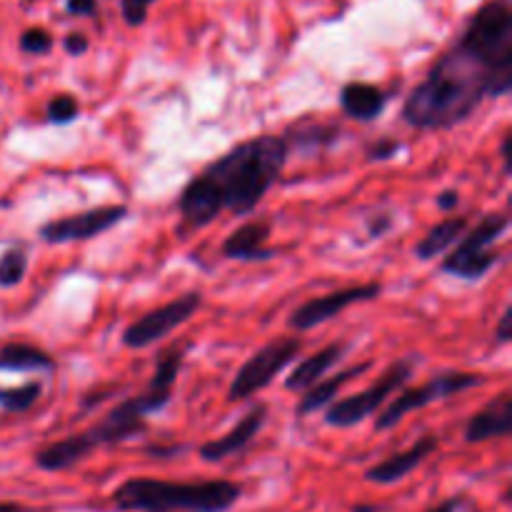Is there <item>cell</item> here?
<instances>
[{
    "label": "cell",
    "mask_w": 512,
    "mask_h": 512,
    "mask_svg": "<svg viewBox=\"0 0 512 512\" xmlns=\"http://www.w3.org/2000/svg\"><path fill=\"white\" fill-rule=\"evenodd\" d=\"M510 90L512 0H490L415 85L400 115L415 130H450L465 123L485 98H503Z\"/></svg>",
    "instance_id": "obj_1"
},
{
    "label": "cell",
    "mask_w": 512,
    "mask_h": 512,
    "mask_svg": "<svg viewBox=\"0 0 512 512\" xmlns=\"http://www.w3.org/2000/svg\"><path fill=\"white\" fill-rule=\"evenodd\" d=\"M288 155L290 145L285 135H255L233 145L183 188L178 198L183 223L200 230L223 210L240 218L250 215L278 183Z\"/></svg>",
    "instance_id": "obj_2"
},
{
    "label": "cell",
    "mask_w": 512,
    "mask_h": 512,
    "mask_svg": "<svg viewBox=\"0 0 512 512\" xmlns=\"http://www.w3.org/2000/svg\"><path fill=\"white\" fill-rule=\"evenodd\" d=\"M183 358V348L165 350L155 360L153 378L148 380V385L138 395H130L123 403L115 405L93 428L68 435V438L55 440V443L40 448L35 453V468L43 470V473H65V470L83 463L98 448L128 443V440L143 435L148 430L150 415L165 410L170 400H173V388L180 375V368H183Z\"/></svg>",
    "instance_id": "obj_3"
},
{
    "label": "cell",
    "mask_w": 512,
    "mask_h": 512,
    "mask_svg": "<svg viewBox=\"0 0 512 512\" xmlns=\"http://www.w3.org/2000/svg\"><path fill=\"white\" fill-rule=\"evenodd\" d=\"M243 498V488L233 480L175 483L158 478H128L113 490L120 512H230Z\"/></svg>",
    "instance_id": "obj_4"
},
{
    "label": "cell",
    "mask_w": 512,
    "mask_h": 512,
    "mask_svg": "<svg viewBox=\"0 0 512 512\" xmlns=\"http://www.w3.org/2000/svg\"><path fill=\"white\" fill-rule=\"evenodd\" d=\"M510 228L505 213H488L478 225L465 230L458 243L443 258V273L460 280H480L500 263V253L493 248Z\"/></svg>",
    "instance_id": "obj_5"
},
{
    "label": "cell",
    "mask_w": 512,
    "mask_h": 512,
    "mask_svg": "<svg viewBox=\"0 0 512 512\" xmlns=\"http://www.w3.org/2000/svg\"><path fill=\"white\" fill-rule=\"evenodd\" d=\"M415 373V360L403 358L395 360L378 380H375L370 388L360 390V393L348 395L343 400H333L328 405V413H325V423L330 428H355V425L365 423L370 415L378 413L395 393L405 388L410 378Z\"/></svg>",
    "instance_id": "obj_6"
},
{
    "label": "cell",
    "mask_w": 512,
    "mask_h": 512,
    "mask_svg": "<svg viewBox=\"0 0 512 512\" xmlns=\"http://www.w3.org/2000/svg\"><path fill=\"white\" fill-rule=\"evenodd\" d=\"M485 383V375L480 373H468V370H448V373L435 375L428 383L418 385L413 390H403L400 395L390 398L383 405V413L375 420V430L385 433V430L395 428L405 415L415 413V410H423L428 405L440 403L445 398H453V395L465 393V390L480 388Z\"/></svg>",
    "instance_id": "obj_7"
},
{
    "label": "cell",
    "mask_w": 512,
    "mask_h": 512,
    "mask_svg": "<svg viewBox=\"0 0 512 512\" xmlns=\"http://www.w3.org/2000/svg\"><path fill=\"white\" fill-rule=\"evenodd\" d=\"M303 350V340L298 335H283V338L270 340L268 345H263L260 350H255L240 370L235 373L233 383L228 388V400L230 403H240V400H248L253 395H258L260 390L268 388L290 363L300 355Z\"/></svg>",
    "instance_id": "obj_8"
},
{
    "label": "cell",
    "mask_w": 512,
    "mask_h": 512,
    "mask_svg": "<svg viewBox=\"0 0 512 512\" xmlns=\"http://www.w3.org/2000/svg\"><path fill=\"white\" fill-rule=\"evenodd\" d=\"M200 308H203V295L198 290L183 293L180 298L170 300V303L160 305V308L150 310V313L133 320L123 330V345L130 350L150 348V345L160 343L163 338L173 335L178 328H183L188 320H193V315Z\"/></svg>",
    "instance_id": "obj_9"
},
{
    "label": "cell",
    "mask_w": 512,
    "mask_h": 512,
    "mask_svg": "<svg viewBox=\"0 0 512 512\" xmlns=\"http://www.w3.org/2000/svg\"><path fill=\"white\" fill-rule=\"evenodd\" d=\"M128 218V205H103V208L85 210V213L65 215V218L50 220L40 228V240L50 245L78 243V240L98 238L108 233L115 225H120Z\"/></svg>",
    "instance_id": "obj_10"
},
{
    "label": "cell",
    "mask_w": 512,
    "mask_h": 512,
    "mask_svg": "<svg viewBox=\"0 0 512 512\" xmlns=\"http://www.w3.org/2000/svg\"><path fill=\"white\" fill-rule=\"evenodd\" d=\"M380 293H383V285L380 283H363L350 285V288L343 290H333V293L305 300L303 305H298V308L293 310V315L288 318V325L295 333H305V330H313L318 328V325L328 323V320L338 318L343 310L353 308V305L375 300Z\"/></svg>",
    "instance_id": "obj_11"
},
{
    "label": "cell",
    "mask_w": 512,
    "mask_h": 512,
    "mask_svg": "<svg viewBox=\"0 0 512 512\" xmlns=\"http://www.w3.org/2000/svg\"><path fill=\"white\" fill-rule=\"evenodd\" d=\"M265 420H268V405L258 403L248 410V413L240 418V423L235 428H230L228 433L220 435V438L208 440L198 448V455L205 463H223V460L233 458L240 450L248 448L255 440V435L263 430Z\"/></svg>",
    "instance_id": "obj_12"
},
{
    "label": "cell",
    "mask_w": 512,
    "mask_h": 512,
    "mask_svg": "<svg viewBox=\"0 0 512 512\" xmlns=\"http://www.w3.org/2000/svg\"><path fill=\"white\" fill-rule=\"evenodd\" d=\"M440 440L438 435H423L420 440H415L408 450H400V453L390 455V458L380 460L378 465L365 470V480L375 485H395L400 480L408 478L410 473L420 468L430 455L438 450Z\"/></svg>",
    "instance_id": "obj_13"
},
{
    "label": "cell",
    "mask_w": 512,
    "mask_h": 512,
    "mask_svg": "<svg viewBox=\"0 0 512 512\" xmlns=\"http://www.w3.org/2000/svg\"><path fill=\"white\" fill-rule=\"evenodd\" d=\"M512 433V393L503 390L498 398L490 400L483 410L473 415L465 425V443L478 445L495 438H508Z\"/></svg>",
    "instance_id": "obj_14"
},
{
    "label": "cell",
    "mask_w": 512,
    "mask_h": 512,
    "mask_svg": "<svg viewBox=\"0 0 512 512\" xmlns=\"http://www.w3.org/2000/svg\"><path fill=\"white\" fill-rule=\"evenodd\" d=\"M270 238V223L268 220H250L243 223L238 230L225 238L223 255L230 260H243V263H253V260H270L273 250L268 248Z\"/></svg>",
    "instance_id": "obj_15"
},
{
    "label": "cell",
    "mask_w": 512,
    "mask_h": 512,
    "mask_svg": "<svg viewBox=\"0 0 512 512\" xmlns=\"http://www.w3.org/2000/svg\"><path fill=\"white\" fill-rule=\"evenodd\" d=\"M348 353V343H333L328 348L318 350V353L308 355L305 360H300L293 368V373L285 378V390L290 393H303L310 385L318 383L320 378L328 375V370H333L335 365L343 360V355Z\"/></svg>",
    "instance_id": "obj_16"
},
{
    "label": "cell",
    "mask_w": 512,
    "mask_h": 512,
    "mask_svg": "<svg viewBox=\"0 0 512 512\" xmlns=\"http://www.w3.org/2000/svg\"><path fill=\"white\" fill-rule=\"evenodd\" d=\"M370 368H373V363H370V360H365V363L353 365V368H348V370H340V373L330 375V378H320L318 383L310 385L308 390H303L305 395L300 398V403H298V418L313 415L315 410H320V408H328L333 400H338L340 390H343L350 380H355L358 375L368 373Z\"/></svg>",
    "instance_id": "obj_17"
},
{
    "label": "cell",
    "mask_w": 512,
    "mask_h": 512,
    "mask_svg": "<svg viewBox=\"0 0 512 512\" xmlns=\"http://www.w3.org/2000/svg\"><path fill=\"white\" fill-rule=\"evenodd\" d=\"M385 98L383 90L373 83H363V80H353V83L345 85L340 90V108L348 118L360 120V123H373L375 118H380V113L385 110Z\"/></svg>",
    "instance_id": "obj_18"
},
{
    "label": "cell",
    "mask_w": 512,
    "mask_h": 512,
    "mask_svg": "<svg viewBox=\"0 0 512 512\" xmlns=\"http://www.w3.org/2000/svg\"><path fill=\"white\" fill-rule=\"evenodd\" d=\"M470 228V220L465 215H453V218H445L440 223H435L423 238L415 243L413 255L418 260H433L440 255L448 253L455 243L460 240V235Z\"/></svg>",
    "instance_id": "obj_19"
},
{
    "label": "cell",
    "mask_w": 512,
    "mask_h": 512,
    "mask_svg": "<svg viewBox=\"0 0 512 512\" xmlns=\"http://www.w3.org/2000/svg\"><path fill=\"white\" fill-rule=\"evenodd\" d=\"M3 373H50L55 370L53 355L33 343H8L0 348Z\"/></svg>",
    "instance_id": "obj_20"
},
{
    "label": "cell",
    "mask_w": 512,
    "mask_h": 512,
    "mask_svg": "<svg viewBox=\"0 0 512 512\" xmlns=\"http://www.w3.org/2000/svg\"><path fill=\"white\" fill-rule=\"evenodd\" d=\"M40 395H43V385L38 380L18 385V388H0V408L13 415L25 413V410H30L38 403Z\"/></svg>",
    "instance_id": "obj_21"
},
{
    "label": "cell",
    "mask_w": 512,
    "mask_h": 512,
    "mask_svg": "<svg viewBox=\"0 0 512 512\" xmlns=\"http://www.w3.org/2000/svg\"><path fill=\"white\" fill-rule=\"evenodd\" d=\"M28 253L20 248H8L0 253V288H15L28 275Z\"/></svg>",
    "instance_id": "obj_22"
},
{
    "label": "cell",
    "mask_w": 512,
    "mask_h": 512,
    "mask_svg": "<svg viewBox=\"0 0 512 512\" xmlns=\"http://www.w3.org/2000/svg\"><path fill=\"white\" fill-rule=\"evenodd\" d=\"M335 133H338V130H335V125H320V123H310L308 125V130H290V135H293V138H285L288 140V145H298V148H303V150H320V148H328L330 143H333L335 140Z\"/></svg>",
    "instance_id": "obj_23"
},
{
    "label": "cell",
    "mask_w": 512,
    "mask_h": 512,
    "mask_svg": "<svg viewBox=\"0 0 512 512\" xmlns=\"http://www.w3.org/2000/svg\"><path fill=\"white\" fill-rule=\"evenodd\" d=\"M45 113H48L50 123L68 125V123H73V120H78L80 103L75 95L60 93V95H55V98L48 100V105H45Z\"/></svg>",
    "instance_id": "obj_24"
},
{
    "label": "cell",
    "mask_w": 512,
    "mask_h": 512,
    "mask_svg": "<svg viewBox=\"0 0 512 512\" xmlns=\"http://www.w3.org/2000/svg\"><path fill=\"white\" fill-rule=\"evenodd\" d=\"M20 50L28 55H45L53 50V35L43 28H28L18 40Z\"/></svg>",
    "instance_id": "obj_25"
},
{
    "label": "cell",
    "mask_w": 512,
    "mask_h": 512,
    "mask_svg": "<svg viewBox=\"0 0 512 512\" xmlns=\"http://www.w3.org/2000/svg\"><path fill=\"white\" fill-rule=\"evenodd\" d=\"M155 0H120V8H123V18L125 23L138 28L148 20V10Z\"/></svg>",
    "instance_id": "obj_26"
},
{
    "label": "cell",
    "mask_w": 512,
    "mask_h": 512,
    "mask_svg": "<svg viewBox=\"0 0 512 512\" xmlns=\"http://www.w3.org/2000/svg\"><path fill=\"white\" fill-rule=\"evenodd\" d=\"M400 148H403V145H400L398 140L383 138V140H378V143L370 145L368 158L370 160H390V158H395V153H400Z\"/></svg>",
    "instance_id": "obj_27"
},
{
    "label": "cell",
    "mask_w": 512,
    "mask_h": 512,
    "mask_svg": "<svg viewBox=\"0 0 512 512\" xmlns=\"http://www.w3.org/2000/svg\"><path fill=\"white\" fill-rule=\"evenodd\" d=\"M495 343L498 345H508L512 340V308L510 305H505L503 315H500L498 325H495Z\"/></svg>",
    "instance_id": "obj_28"
},
{
    "label": "cell",
    "mask_w": 512,
    "mask_h": 512,
    "mask_svg": "<svg viewBox=\"0 0 512 512\" xmlns=\"http://www.w3.org/2000/svg\"><path fill=\"white\" fill-rule=\"evenodd\" d=\"M63 48L68 55H83V53H88L90 40L85 38L83 33H70V35H65Z\"/></svg>",
    "instance_id": "obj_29"
},
{
    "label": "cell",
    "mask_w": 512,
    "mask_h": 512,
    "mask_svg": "<svg viewBox=\"0 0 512 512\" xmlns=\"http://www.w3.org/2000/svg\"><path fill=\"white\" fill-rule=\"evenodd\" d=\"M70 15H95L98 13V0H68Z\"/></svg>",
    "instance_id": "obj_30"
},
{
    "label": "cell",
    "mask_w": 512,
    "mask_h": 512,
    "mask_svg": "<svg viewBox=\"0 0 512 512\" xmlns=\"http://www.w3.org/2000/svg\"><path fill=\"white\" fill-rule=\"evenodd\" d=\"M458 203H460L458 190H443V193L438 195V208L445 210V213H448V210H453Z\"/></svg>",
    "instance_id": "obj_31"
},
{
    "label": "cell",
    "mask_w": 512,
    "mask_h": 512,
    "mask_svg": "<svg viewBox=\"0 0 512 512\" xmlns=\"http://www.w3.org/2000/svg\"><path fill=\"white\" fill-rule=\"evenodd\" d=\"M390 225H393V220H390L388 215H383V218L373 220V223H370V238H380V235H383L385 230L390 228Z\"/></svg>",
    "instance_id": "obj_32"
},
{
    "label": "cell",
    "mask_w": 512,
    "mask_h": 512,
    "mask_svg": "<svg viewBox=\"0 0 512 512\" xmlns=\"http://www.w3.org/2000/svg\"><path fill=\"white\" fill-rule=\"evenodd\" d=\"M510 140H512V135L505 133L503 135V145H500V158H503L505 175H510Z\"/></svg>",
    "instance_id": "obj_33"
},
{
    "label": "cell",
    "mask_w": 512,
    "mask_h": 512,
    "mask_svg": "<svg viewBox=\"0 0 512 512\" xmlns=\"http://www.w3.org/2000/svg\"><path fill=\"white\" fill-rule=\"evenodd\" d=\"M185 445H175V448H148L150 455H158V458H170V455H180L185 453Z\"/></svg>",
    "instance_id": "obj_34"
},
{
    "label": "cell",
    "mask_w": 512,
    "mask_h": 512,
    "mask_svg": "<svg viewBox=\"0 0 512 512\" xmlns=\"http://www.w3.org/2000/svg\"><path fill=\"white\" fill-rule=\"evenodd\" d=\"M460 503H463V500H460V498H450V500H445V503H440V505H435V508H430L428 512H458L460 510Z\"/></svg>",
    "instance_id": "obj_35"
},
{
    "label": "cell",
    "mask_w": 512,
    "mask_h": 512,
    "mask_svg": "<svg viewBox=\"0 0 512 512\" xmlns=\"http://www.w3.org/2000/svg\"><path fill=\"white\" fill-rule=\"evenodd\" d=\"M0 512H38L28 505H20V503H0Z\"/></svg>",
    "instance_id": "obj_36"
},
{
    "label": "cell",
    "mask_w": 512,
    "mask_h": 512,
    "mask_svg": "<svg viewBox=\"0 0 512 512\" xmlns=\"http://www.w3.org/2000/svg\"><path fill=\"white\" fill-rule=\"evenodd\" d=\"M350 512H380V508H373V505H353Z\"/></svg>",
    "instance_id": "obj_37"
}]
</instances>
